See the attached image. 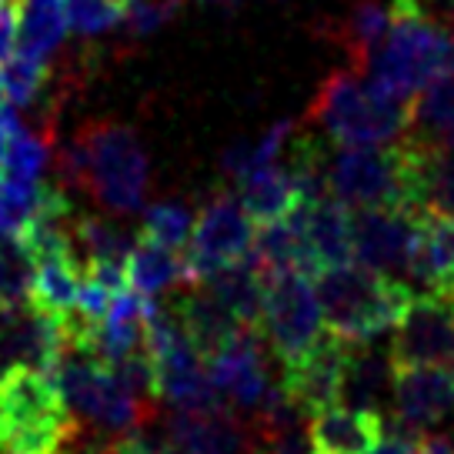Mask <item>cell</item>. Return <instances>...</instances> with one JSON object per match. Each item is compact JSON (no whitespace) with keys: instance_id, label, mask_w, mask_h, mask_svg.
Listing matches in <instances>:
<instances>
[{"instance_id":"obj_12","label":"cell","mask_w":454,"mask_h":454,"mask_svg":"<svg viewBox=\"0 0 454 454\" xmlns=\"http://www.w3.org/2000/svg\"><path fill=\"white\" fill-rule=\"evenodd\" d=\"M425 214L404 207H361L355 211V261L374 270H408L421 238Z\"/></svg>"},{"instance_id":"obj_37","label":"cell","mask_w":454,"mask_h":454,"mask_svg":"<svg viewBox=\"0 0 454 454\" xmlns=\"http://www.w3.org/2000/svg\"><path fill=\"white\" fill-rule=\"evenodd\" d=\"M0 7H14V0H0Z\"/></svg>"},{"instance_id":"obj_28","label":"cell","mask_w":454,"mask_h":454,"mask_svg":"<svg viewBox=\"0 0 454 454\" xmlns=\"http://www.w3.org/2000/svg\"><path fill=\"white\" fill-rule=\"evenodd\" d=\"M291 134H294V124H291V121H281V124H274L270 130H264L257 141L234 144L224 154V170L234 177V184H238L241 177H247V174H254V170L281 164L284 147L291 141Z\"/></svg>"},{"instance_id":"obj_9","label":"cell","mask_w":454,"mask_h":454,"mask_svg":"<svg viewBox=\"0 0 454 454\" xmlns=\"http://www.w3.org/2000/svg\"><path fill=\"white\" fill-rule=\"evenodd\" d=\"M395 368L414 364H441L454 368V294L425 291L414 294L391 340Z\"/></svg>"},{"instance_id":"obj_31","label":"cell","mask_w":454,"mask_h":454,"mask_svg":"<svg viewBox=\"0 0 454 454\" xmlns=\"http://www.w3.org/2000/svg\"><path fill=\"white\" fill-rule=\"evenodd\" d=\"M128 4L124 0H64V14H67V27L94 37V34H107L124 20Z\"/></svg>"},{"instance_id":"obj_13","label":"cell","mask_w":454,"mask_h":454,"mask_svg":"<svg viewBox=\"0 0 454 454\" xmlns=\"http://www.w3.org/2000/svg\"><path fill=\"white\" fill-rule=\"evenodd\" d=\"M348 348H351V340L338 338L334 331H325L308 355H301L294 364H284V391L298 401L308 418L334 408L340 401Z\"/></svg>"},{"instance_id":"obj_3","label":"cell","mask_w":454,"mask_h":454,"mask_svg":"<svg viewBox=\"0 0 454 454\" xmlns=\"http://www.w3.org/2000/svg\"><path fill=\"white\" fill-rule=\"evenodd\" d=\"M314 287L327 331L344 340H374L395 331L414 301V291L404 281L357 261L317 270Z\"/></svg>"},{"instance_id":"obj_10","label":"cell","mask_w":454,"mask_h":454,"mask_svg":"<svg viewBox=\"0 0 454 454\" xmlns=\"http://www.w3.org/2000/svg\"><path fill=\"white\" fill-rule=\"evenodd\" d=\"M264 348H268V340L261 334V327H241L217 355L207 357L211 384L234 411H244L247 418L264 404L270 387L278 384L270 381Z\"/></svg>"},{"instance_id":"obj_35","label":"cell","mask_w":454,"mask_h":454,"mask_svg":"<svg viewBox=\"0 0 454 454\" xmlns=\"http://www.w3.org/2000/svg\"><path fill=\"white\" fill-rule=\"evenodd\" d=\"M204 4H214V7H238L241 0H204Z\"/></svg>"},{"instance_id":"obj_11","label":"cell","mask_w":454,"mask_h":454,"mask_svg":"<svg viewBox=\"0 0 454 454\" xmlns=\"http://www.w3.org/2000/svg\"><path fill=\"white\" fill-rule=\"evenodd\" d=\"M164 454H244L254 444L251 425L234 408H174L160 427Z\"/></svg>"},{"instance_id":"obj_21","label":"cell","mask_w":454,"mask_h":454,"mask_svg":"<svg viewBox=\"0 0 454 454\" xmlns=\"http://www.w3.org/2000/svg\"><path fill=\"white\" fill-rule=\"evenodd\" d=\"M128 284L144 298H157L170 287L191 284L184 254L160 247V244L147 241V238H137V244H134V251L128 257Z\"/></svg>"},{"instance_id":"obj_34","label":"cell","mask_w":454,"mask_h":454,"mask_svg":"<svg viewBox=\"0 0 454 454\" xmlns=\"http://www.w3.org/2000/svg\"><path fill=\"white\" fill-rule=\"evenodd\" d=\"M368 454H425L421 438H404V434H384Z\"/></svg>"},{"instance_id":"obj_22","label":"cell","mask_w":454,"mask_h":454,"mask_svg":"<svg viewBox=\"0 0 454 454\" xmlns=\"http://www.w3.org/2000/svg\"><path fill=\"white\" fill-rule=\"evenodd\" d=\"M81 281H84V264L77 261V251H71V254L37 257L30 301H34L41 311L71 314L74 308H77Z\"/></svg>"},{"instance_id":"obj_33","label":"cell","mask_w":454,"mask_h":454,"mask_svg":"<svg viewBox=\"0 0 454 454\" xmlns=\"http://www.w3.org/2000/svg\"><path fill=\"white\" fill-rule=\"evenodd\" d=\"M254 444H261L268 454H317L311 441V421H308V425L270 431V434H264V438L254 441Z\"/></svg>"},{"instance_id":"obj_27","label":"cell","mask_w":454,"mask_h":454,"mask_svg":"<svg viewBox=\"0 0 454 454\" xmlns=\"http://www.w3.org/2000/svg\"><path fill=\"white\" fill-rule=\"evenodd\" d=\"M47 164H51V137L34 134L27 128H17L7 141L4 160H0L4 177L17 181V184H41Z\"/></svg>"},{"instance_id":"obj_4","label":"cell","mask_w":454,"mask_h":454,"mask_svg":"<svg viewBox=\"0 0 454 454\" xmlns=\"http://www.w3.org/2000/svg\"><path fill=\"white\" fill-rule=\"evenodd\" d=\"M308 117L338 147L395 144L411 128V104L384 94L351 71H334L321 81Z\"/></svg>"},{"instance_id":"obj_30","label":"cell","mask_w":454,"mask_h":454,"mask_svg":"<svg viewBox=\"0 0 454 454\" xmlns=\"http://www.w3.org/2000/svg\"><path fill=\"white\" fill-rule=\"evenodd\" d=\"M0 77H4V100L14 104L17 111H30L43 100L51 71H47V60L14 54L0 67Z\"/></svg>"},{"instance_id":"obj_15","label":"cell","mask_w":454,"mask_h":454,"mask_svg":"<svg viewBox=\"0 0 454 454\" xmlns=\"http://www.w3.org/2000/svg\"><path fill=\"white\" fill-rule=\"evenodd\" d=\"M294 214H298L301 231H304L314 274L355 261V207H348L334 194H327L314 204L298 207Z\"/></svg>"},{"instance_id":"obj_5","label":"cell","mask_w":454,"mask_h":454,"mask_svg":"<svg viewBox=\"0 0 454 454\" xmlns=\"http://www.w3.org/2000/svg\"><path fill=\"white\" fill-rule=\"evenodd\" d=\"M327 187L348 207H404L411 211L408 157L401 144H351L327 157Z\"/></svg>"},{"instance_id":"obj_17","label":"cell","mask_w":454,"mask_h":454,"mask_svg":"<svg viewBox=\"0 0 454 454\" xmlns=\"http://www.w3.org/2000/svg\"><path fill=\"white\" fill-rule=\"evenodd\" d=\"M395 391V361L391 351L374 348L371 340H351L344 378H340V401L361 411H381V404Z\"/></svg>"},{"instance_id":"obj_6","label":"cell","mask_w":454,"mask_h":454,"mask_svg":"<svg viewBox=\"0 0 454 454\" xmlns=\"http://www.w3.org/2000/svg\"><path fill=\"white\" fill-rule=\"evenodd\" d=\"M325 308L311 274H301V270L270 274L264 287L261 334L268 340L270 355L281 361V368L308 355L325 334Z\"/></svg>"},{"instance_id":"obj_29","label":"cell","mask_w":454,"mask_h":454,"mask_svg":"<svg viewBox=\"0 0 454 454\" xmlns=\"http://www.w3.org/2000/svg\"><path fill=\"white\" fill-rule=\"evenodd\" d=\"M194 231V211L184 200H157L147 207L141 224V238L170 247V251H184Z\"/></svg>"},{"instance_id":"obj_1","label":"cell","mask_w":454,"mask_h":454,"mask_svg":"<svg viewBox=\"0 0 454 454\" xmlns=\"http://www.w3.org/2000/svg\"><path fill=\"white\" fill-rule=\"evenodd\" d=\"M57 174L71 187H81L111 214H134L147 194V154L137 134L117 121L87 124L57 154Z\"/></svg>"},{"instance_id":"obj_18","label":"cell","mask_w":454,"mask_h":454,"mask_svg":"<svg viewBox=\"0 0 454 454\" xmlns=\"http://www.w3.org/2000/svg\"><path fill=\"white\" fill-rule=\"evenodd\" d=\"M384 438V414L361 408H327L311 418L317 454H368Z\"/></svg>"},{"instance_id":"obj_7","label":"cell","mask_w":454,"mask_h":454,"mask_svg":"<svg viewBox=\"0 0 454 454\" xmlns=\"http://www.w3.org/2000/svg\"><path fill=\"white\" fill-rule=\"evenodd\" d=\"M254 217L234 194H214L194 221L187 241V274L191 284H204L221 268L244 261L254 247Z\"/></svg>"},{"instance_id":"obj_24","label":"cell","mask_w":454,"mask_h":454,"mask_svg":"<svg viewBox=\"0 0 454 454\" xmlns=\"http://www.w3.org/2000/svg\"><path fill=\"white\" fill-rule=\"evenodd\" d=\"M238 198L244 200V207L251 211L254 221H278L287 214L298 211V187L291 181V174L284 170V164H270L264 170H254L238 181Z\"/></svg>"},{"instance_id":"obj_14","label":"cell","mask_w":454,"mask_h":454,"mask_svg":"<svg viewBox=\"0 0 454 454\" xmlns=\"http://www.w3.org/2000/svg\"><path fill=\"white\" fill-rule=\"evenodd\" d=\"M391 404H395L391 418H397L414 434L438 427L454 411V371L441 364L395 368Z\"/></svg>"},{"instance_id":"obj_16","label":"cell","mask_w":454,"mask_h":454,"mask_svg":"<svg viewBox=\"0 0 454 454\" xmlns=\"http://www.w3.org/2000/svg\"><path fill=\"white\" fill-rule=\"evenodd\" d=\"M170 311L177 314V321L187 331V338L194 340V348L200 351L204 361L217 355L244 327L238 325V317L227 311L221 301L214 298L211 287L204 291L200 284H181L174 301H170Z\"/></svg>"},{"instance_id":"obj_36","label":"cell","mask_w":454,"mask_h":454,"mask_svg":"<svg viewBox=\"0 0 454 454\" xmlns=\"http://www.w3.org/2000/svg\"><path fill=\"white\" fill-rule=\"evenodd\" d=\"M244 454H268V451H264L261 444H251V448H247V451H244Z\"/></svg>"},{"instance_id":"obj_2","label":"cell","mask_w":454,"mask_h":454,"mask_svg":"<svg viewBox=\"0 0 454 454\" xmlns=\"http://www.w3.org/2000/svg\"><path fill=\"white\" fill-rule=\"evenodd\" d=\"M364 74L384 94L414 104L421 90L454 74V30L427 14L425 0H395L391 30Z\"/></svg>"},{"instance_id":"obj_8","label":"cell","mask_w":454,"mask_h":454,"mask_svg":"<svg viewBox=\"0 0 454 454\" xmlns=\"http://www.w3.org/2000/svg\"><path fill=\"white\" fill-rule=\"evenodd\" d=\"M67 348V314L41 311L34 301L0 311V378L14 368L54 374Z\"/></svg>"},{"instance_id":"obj_23","label":"cell","mask_w":454,"mask_h":454,"mask_svg":"<svg viewBox=\"0 0 454 454\" xmlns=\"http://www.w3.org/2000/svg\"><path fill=\"white\" fill-rule=\"evenodd\" d=\"M67 34L64 0H20L17 4V54L47 60Z\"/></svg>"},{"instance_id":"obj_26","label":"cell","mask_w":454,"mask_h":454,"mask_svg":"<svg viewBox=\"0 0 454 454\" xmlns=\"http://www.w3.org/2000/svg\"><path fill=\"white\" fill-rule=\"evenodd\" d=\"M387 30H391V11L378 0H357L351 7L348 20L340 24V43L348 47L357 71H368L371 57L378 54Z\"/></svg>"},{"instance_id":"obj_20","label":"cell","mask_w":454,"mask_h":454,"mask_svg":"<svg viewBox=\"0 0 454 454\" xmlns=\"http://www.w3.org/2000/svg\"><path fill=\"white\" fill-rule=\"evenodd\" d=\"M204 284L214 291V298L221 301L227 311L238 317V325L261 327V314H264V287H268V278L261 274V268H257L251 257L227 264V268H221L217 274H211Z\"/></svg>"},{"instance_id":"obj_19","label":"cell","mask_w":454,"mask_h":454,"mask_svg":"<svg viewBox=\"0 0 454 454\" xmlns=\"http://www.w3.org/2000/svg\"><path fill=\"white\" fill-rule=\"evenodd\" d=\"M408 274L425 284V291L454 294V217L425 214Z\"/></svg>"},{"instance_id":"obj_38","label":"cell","mask_w":454,"mask_h":454,"mask_svg":"<svg viewBox=\"0 0 454 454\" xmlns=\"http://www.w3.org/2000/svg\"><path fill=\"white\" fill-rule=\"evenodd\" d=\"M60 454H74V451H67V448H64V451H60Z\"/></svg>"},{"instance_id":"obj_25","label":"cell","mask_w":454,"mask_h":454,"mask_svg":"<svg viewBox=\"0 0 454 454\" xmlns=\"http://www.w3.org/2000/svg\"><path fill=\"white\" fill-rule=\"evenodd\" d=\"M408 130H411L408 137H414V141L454 151V74L441 77L438 84H431L414 98Z\"/></svg>"},{"instance_id":"obj_32","label":"cell","mask_w":454,"mask_h":454,"mask_svg":"<svg viewBox=\"0 0 454 454\" xmlns=\"http://www.w3.org/2000/svg\"><path fill=\"white\" fill-rule=\"evenodd\" d=\"M184 0H128L124 11V24H128L130 37H147L160 30L164 24H170Z\"/></svg>"}]
</instances>
